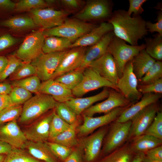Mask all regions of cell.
<instances>
[{
    "instance_id": "277c9868",
    "label": "cell",
    "mask_w": 162,
    "mask_h": 162,
    "mask_svg": "<svg viewBox=\"0 0 162 162\" xmlns=\"http://www.w3.org/2000/svg\"><path fill=\"white\" fill-rule=\"evenodd\" d=\"M113 2L109 0H90L73 18L84 22H108L113 12Z\"/></svg>"
},
{
    "instance_id": "ee69618b",
    "label": "cell",
    "mask_w": 162,
    "mask_h": 162,
    "mask_svg": "<svg viewBox=\"0 0 162 162\" xmlns=\"http://www.w3.org/2000/svg\"><path fill=\"white\" fill-rule=\"evenodd\" d=\"M144 134L162 140V112L160 110L157 113Z\"/></svg>"
},
{
    "instance_id": "83f0119b",
    "label": "cell",
    "mask_w": 162,
    "mask_h": 162,
    "mask_svg": "<svg viewBox=\"0 0 162 162\" xmlns=\"http://www.w3.org/2000/svg\"><path fill=\"white\" fill-rule=\"evenodd\" d=\"M155 61L146 53L145 49L133 58L131 60L133 70L138 80L141 78Z\"/></svg>"
},
{
    "instance_id": "cb8c5ba5",
    "label": "cell",
    "mask_w": 162,
    "mask_h": 162,
    "mask_svg": "<svg viewBox=\"0 0 162 162\" xmlns=\"http://www.w3.org/2000/svg\"><path fill=\"white\" fill-rule=\"evenodd\" d=\"M104 88L102 91L94 95L85 98L74 97L65 103L78 116L94 103L108 97L110 88Z\"/></svg>"
},
{
    "instance_id": "681fc988",
    "label": "cell",
    "mask_w": 162,
    "mask_h": 162,
    "mask_svg": "<svg viewBox=\"0 0 162 162\" xmlns=\"http://www.w3.org/2000/svg\"><path fill=\"white\" fill-rule=\"evenodd\" d=\"M146 27L148 32L152 33L156 32L162 35V12L157 13V22L153 23L150 21H146Z\"/></svg>"
},
{
    "instance_id": "30bf717a",
    "label": "cell",
    "mask_w": 162,
    "mask_h": 162,
    "mask_svg": "<svg viewBox=\"0 0 162 162\" xmlns=\"http://www.w3.org/2000/svg\"><path fill=\"white\" fill-rule=\"evenodd\" d=\"M109 127L108 125L101 127L79 140L83 150V162H96L99 159L104 139Z\"/></svg>"
},
{
    "instance_id": "1f68e13d",
    "label": "cell",
    "mask_w": 162,
    "mask_h": 162,
    "mask_svg": "<svg viewBox=\"0 0 162 162\" xmlns=\"http://www.w3.org/2000/svg\"><path fill=\"white\" fill-rule=\"evenodd\" d=\"M144 40L146 53L156 61H162V35L157 33L153 38H146Z\"/></svg>"
},
{
    "instance_id": "f546056e",
    "label": "cell",
    "mask_w": 162,
    "mask_h": 162,
    "mask_svg": "<svg viewBox=\"0 0 162 162\" xmlns=\"http://www.w3.org/2000/svg\"><path fill=\"white\" fill-rule=\"evenodd\" d=\"M73 42L65 38L51 36L45 37L42 48L43 53L65 51L70 49Z\"/></svg>"
},
{
    "instance_id": "5b68a950",
    "label": "cell",
    "mask_w": 162,
    "mask_h": 162,
    "mask_svg": "<svg viewBox=\"0 0 162 162\" xmlns=\"http://www.w3.org/2000/svg\"><path fill=\"white\" fill-rule=\"evenodd\" d=\"M145 44L132 46L127 44L124 40L114 36L107 49V52L113 57L116 64L119 78L122 76L126 64L142 50L145 49Z\"/></svg>"
},
{
    "instance_id": "b9f144b4",
    "label": "cell",
    "mask_w": 162,
    "mask_h": 162,
    "mask_svg": "<svg viewBox=\"0 0 162 162\" xmlns=\"http://www.w3.org/2000/svg\"><path fill=\"white\" fill-rule=\"evenodd\" d=\"M9 95L14 105H21L32 97V93L20 87H15Z\"/></svg>"
},
{
    "instance_id": "d4e9b609",
    "label": "cell",
    "mask_w": 162,
    "mask_h": 162,
    "mask_svg": "<svg viewBox=\"0 0 162 162\" xmlns=\"http://www.w3.org/2000/svg\"><path fill=\"white\" fill-rule=\"evenodd\" d=\"M23 149L36 159L43 162H61L44 142H26Z\"/></svg>"
},
{
    "instance_id": "836d02e7",
    "label": "cell",
    "mask_w": 162,
    "mask_h": 162,
    "mask_svg": "<svg viewBox=\"0 0 162 162\" xmlns=\"http://www.w3.org/2000/svg\"><path fill=\"white\" fill-rule=\"evenodd\" d=\"M4 162H43L34 158L23 149L13 148L6 155Z\"/></svg>"
},
{
    "instance_id": "11a10c76",
    "label": "cell",
    "mask_w": 162,
    "mask_h": 162,
    "mask_svg": "<svg viewBox=\"0 0 162 162\" xmlns=\"http://www.w3.org/2000/svg\"><path fill=\"white\" fill-rule=\"evenodd\" d=\"M13 105L9 94H0V111Z\"/></svg>"
},
{
    "instance_id": "ac0fdd59",
    "label": "cell",
    "mask_w": 162,
    "mask_h": 162,
    "mask_svg": "<svg viewBox=\"0 0 162 162\" xmlns=\"http://www.w3.org/2000/svg\"><path fill=\"white\" fill-rule=\"evenodd\" d=\"M0 140L13 148L23 149L27 140L16 122L13 121L0 125Z\"/></svg>"
},
{
    "instance_id": "7dc6e473",
    "label": "cell",
    "mask_w": 162,
    "mask_h": 162,
    "mask_svg": "<svg viewBox=\"0 0 162 162\" xmlns=\"http://www.w3.org/2000/svg\"><path fill=\"white\" fill-rule=\"evenodd\" d=\"M137 89L142 94L148 93H162V78L148 84L138 85Z\"/></svg>"
},
{
    "instance_id": "52a82bcc",
    "label": "cell",
    "mask_w": 162,
    "mask_h": 162,
    "mask_svg": "<svg viewBox=\"0 0 162 162\" xmlns=\"http://www.w3.org/2000/svg\"><path fill=\"white\" fill-rule=\"evenodd\" d=\"M70 14L63 9L56 10L51 8L36 9L29 11V16L36 25L44 30L60 26Z\"/></svg>"
},
{
    "instance_id": "ffe728a7",
    "label": "cell",
    "mask_w": 162,
    "mask_h": 162,
    "mask_svg": "<svg viewBox=\"0 0 162 162\" xmlns=\"http://www.w3.org/2000/svg\"><path fill=\"white\" fill-rule=\"evenodd\" d=\"M114 36L113 32H110L96 44L87 49L81 64L76 70L83 72L91 63L106 52L108 47Z\"/></svg>"
},
{
    "instance_id": "ab89813d",
    "label": "cell",
    "mask_w": 162,
    "mask_h": 162,
    "mask_svg": "<svg viewBox=\"0 0 162 162\" xmlns=\"http://www.w3.org/2000/svg\"><path fill=\"white\" fill-rule=\"evenodd\" d=\"M36 70L31 63L23 62L9 76V79L10 80L14 81L22 79L30 76L36 75Z\"/></svg>"
},
{
    "instance_id": "9f6ffc18",
    "label": "cell",
    "mask_w": 162,
    "mask_h": 162,
    "mask_svg": "<svg viewBox=\"0 0 162 162\" xmlns=\"http://www.w3.org/2000/svg\"><path fill=\"white\" fill-rule=\"evenodd\" d=\"M13 87L11 85L7 82H0V94H9Z\"/></svg>"
},
{
    "instance_id": "d6a6232c",
    "label": "cell",
    "mask_w": 162,
    "mask_h": 162,
    "mask_svg": "<svg viewBox=\"0 0 162 162\" xmlns=\"http://www.w3.org/2000/svg\"><path fill=\"white\" fill-rule=\"evenodd\" d=\"M83 75L82 71L75 70L64 74L53 80L72 90L80 83Z\"/></svg>"
},
{
    "instance_id": "db71d44e",
    "label": "cell",
    "mask_w": 162,
    "mask_h": 162,
    "mask_svg": "<svg viewBox=\"0 0 162 162\" xmlns=\"http://www.w3.org/2000/svg\"><path fill=\"white\" fill-rule=\"evenodd\" d=\"M16 3L10 0H0V12L14 9Z\"/></svg>"
},
{
    "instance_id": "74e56055",
    "label": "cell",
    "mask_w": 162,
    "mask_h": 162,
    "mask_svg": "<svg viewBox=\"0 0 162 162\" xmlns=\"http://www.w3.org/2000/svg\"><path fill=\"white\" fill-rule=\"evenodd\" d=\"M62 119L55 111L50 122L49 138H53L68 129L71 126Z\"/></svg>"
},
{
    "instance_id": "4fadbf2b",
    "label": "cell",
    "mask_w": 162,
    "mask_h": 162,
    "mask_svg": "<svg viewBox=\"0 0 162 162\" xmlns=\"http://www.w3.org/2000/svg\"><path fill=\"white\" fill-rule=\"evenodd\" d=\"M45 38L42 32L36 31L30 34L18 49L16 56L24 62L31 63L43 52Z\"/></svg>"
},
{
    "instance_id": "e575fe53",
    "label": "cell",
    "mask_w": 162,
    "mask_h": 162,
    "mask_svg": "<svg viewBox=\"0 0 162 162\" xmlns=\"http://www.w3.org/2000/svg\"><path fill=\"white\" fill-rule=\"evenodd\" d=\"M162 61H156L138 82L140 85L148 84L154 82L162 78Z\"/></svg>"
},
{
    "instance_id": "2e32d148",
    "label": "cell",
    "mask_w": 162,
    "mask_h": 162,
    "mask_svg": "<svg viewBox=\"0 0 162 162\" xmlns=\"http://www.w3.org/2000/svg\"><path fill=\"white\" fill-rule=\"evenodd\" d=\"M88 67L93 69L101 77L116 86L119 79L118 69L115 60L110 53L106 52L91 63Z\"/></svg>"
},
{
    "instance_id": "484cf974",
    "label": "cell",
    "mask_w": 162,
    "mask_h": 162,
    "mask_svg": "<svg viewBox=\"0 0 162 162\" xmlns=\"http://www.w3.org/2000/svg\"><path fill=\"white\" fill-rule=\"evenodd\" d=\"M129 142L130 148L135 153H144L153 148L162 145V140L144 134Z\"/></svg>"
},
{
    "instance_id": "7a4b0ae2",
    "label": "cell",
    "mask_w": 162,
    "mask_h": 162,
    "mask_svg": "<svg viewBox=\"0 0 162 162\" xmlns=\"http://www.w3.org/2000/svg\"><path fill=\"white\" fill-rule=\"evenodd\" d=\"M98 26L73 18H67L60 26L44 30L42 33L45 37L51 36L62 37L70 40L73 43Z\"/></svg>"
},
{
    "instance_id": "9c48e42d",
    "label": "cell",
    "mask_w": 162,
    "mask_h": 162,
    "mask_svg": "<svg viewBox=\"0 0 162 162\" xmlns=\"http://www.w3.org/2000/svg\"><path fill=\"white\" fill-rule=\"evenodd\" d=\"M67 50L47 53L42 52L31 62L36 70V75L40 80L43 82L51 78Z\"/></svg>"
},
{
    "instance_id": "6125c7cd",
    "label": "cell",
    "mask_w": 162,
    "mask_h": 162,
    "mask_svg": "<svg viewBox=\"0 0 162 162\" xmlns=\"http://www.w3.org/2000/svg\"><path fill=\"white\" fill-rule=\"evenodd\" d=\"M6 155L5 154L0 155V162H4Z\"/></svg>"
},
{
    "instance_id": "6f0895ef",
    "label": "cell",
    "mask_w": 162,
    "mask_h": 162,
    "mask_svg": "<svg viewBox=\"0 0 162 162\" xmlns=\"http://www.w3.org/2000/svg\"><path fill=\"white\" fill-rule=\"evenodd\" d=\"M12 148V147L8 144L0 140V155L7 154Z\"/></svg>"
},
{
    "instance_id": "e0dca14e",
    "label": "cell",
    "mask_w": 162,
    "mask_h": 162,
    "mask_svg": "<svg viewBox=\"0 0 162 162\" xmlns=\"http://www.w3.org/2000/svg\"><path fill=\"white\" fill-rule=\"evenodd\" d=\"M87 47H77L68 50L64 55L59 64L51 79L77 69L81 64Z\"/></svg>"
},
{
    "instance_id": "7c38bea8",
    "label": "cell",
    "mask_w": 162,
    "mask_h": 162,
    "mask_svg": "<svg viewBox=\"0 0 162 162\" xmlns=\"http://www.w3.org/2000/svg\"><path fill=\"white\" fill-rule=\"evenodd\" d=\"M131 60L125 65L116 87L119 92L133 104L140 99L142 94L137 89L138 80L133 71Z\"/></svg>"
},
{
    "instance_id": "603a6c76",
    "label": "cell",
    "mask_w": 162,
    "mask_h": 162,
    "mask_svg": "<svg viewBox=\"0 0 162 162\" xmlns=\"http://www.w3.org/2000/svg\"><path fill=\"white\" fill-rule=\"evenodd\" d=\"M112 25L107 22H103L89 32L79 38L71 45L70 48L91 46L97 43L107 33L113 31Z\"/></svg>"
},
{
    "instance_id": "f1b7e54d",
    "label": "cell",
    "mask_w": 162,
    "mask_h": 162,
    "mask_svg": "<svg viewBox=\"0 0 162 162\" xmlns=\"http://www.w3.org/2000/svg\"><path fill=\"white\" fill-rule=\"evenodd\" d=\"M0 27L15 31H21L38 27L32 18L28 16H16L0 20Z\"/></svg>"
},
{
    "instance_id": "d6986e66",
    "label": "cell",
    "mask_w": 162,
    "mask_h": 162,
    "mask_svg": "<svg viewBox=\"0 0 162 162\" xmlns=\"http://www.w3.org/2000/svg\"><path fill=\"white\" fill-rule=\"evenodd\" d=\"M55 110L28 126L23 131L27 140L44 142L48 140L50 122Z\"/></svg>"
},
{
    "instance_id": "ba28073f",
    "label": "cell",
    "mask_w": 162,
    "mask_h": 162,
    "mask_svg": "<svg viewBox=\"0 0 162 162\" xmlns=\"http://www.w3.org/2000/svg\"><path fill=\"white\" fill-rule=\"evenodd\" d=\"M80 83L72 90L75 97H80L87 93L101 87H107L119 92L117 87L101 77L94 70L88 67L83 72Z\"/></svg>"
},
{
    "instance_id": "7bdbcfd3",
    "label": "cell",
    "mask_w": 162,
    "mask_h": 162,
    "mask_svg": "<svg viewBox=\"0 0 162 162\" xmlns=\"http://www.w3.org/2000/svg\"><path fill=\"white\" fill-rule=\"evenodd\" d=\"M45 142L54 155L61 162H64L73 149L51 141H46Z\"/></svg>"
},
{
    "instance_id": "d590c367",
    "label": "cell",
    "mask_w": 162,
    "mask_h": 162,
    "mask_svg": "<svg viewBox=\"0 0 162 162\" xmlns=\"http://www.w3.org/2000/svg\"><path fill=\"white\" fill-rule=\"evenodd\" d=\"M41 83L40 80L36 75H34L22 79L15 80L12 82L13 87L22 88L31 93H38Z\"/></svg>"
},
{
    "instance_id": "4dcf8cb0",
    "label": "cell",
    "mask_w": 162,
    "mask_h": 162,
    "mask_svg": "<svg viewBox=\"0 0 162 162\" xmlns=\"http://www.w3.org/2000/svg\"><path fill=\"white\" fill-rule=\"evenodd\" d=\"M78 122L71 124L70 127L56 136L49 140L51 141L66 147L73 148L79 144L76 136V128Z\"/></svg>"
},
{
    "instance_id": "c3c4849f",
    "label": "cell",
    "mask_w": 162,
    "mask_h": 162,
    "mask_svg": "<svg viewBox=\"0 0 162 162\" xmlns=\"http://www.w3.org/2000/svg\"><path fill=\"white\" fill-rule=\"evenodd\" d=\"M147 1L146 0H129V7L127 11L128 14L131 16L132 14L133 17L140 16L144 11L142 5Z\"/></svg>"
},
{
    "instance_id": "60d3db41",
    "label": "cell",
    "mask_w": 162,
    "mask_h": 162,
    "mask_svg": "<svg viewBox=\"0 0 162 162\" xmlns=\"http://www.w3.org/2000/svg\"><path fill=\"white\" fill-rule=\"evenodd\" d=\"M49 7L46 1L43 0H21L16 3L14 8L17 12L29 11L34 9L45 8Z\"/></svg>"
},
{
    "instance_id": "680465c9",
    "label": "cell",
    "mask_w": 162,
    "mask_h": 162,
    "mask_svg": "<svg viewBox=\"0 0 162 162\" xmlns=\"http://www.w3.org/2000/svg\"><path fill=\"white\" fill-rule=\"evenodd\" d=\"M8 62L7 57L0 55V74L6 67Z\"/></svg>"
},
{
    "instance_id": "f5cc1de1",
    "label": "cell",
    "mask_w": 162,
    "mask_h": 162,
    "mask_svg": "<svg viewBox=\"0 0 162 162\" xmlns=\"http://www.w3.org/2000/svg\"><path fill=\"white\" fill-rule=\"evenodd\" d=\"M144 154L146 157L150 159L162 161V145L149 150Z\"/></svg>"
},
{
    "instance_id": "4316f807",
    "label": "cell",
    "mask_w": 162,
    "mask_h": 162,
    "mask_svg": "<svg viewBox=\"0 0 162 162\" xmlns=\"http://www.w3.org/2000/svg\"><path fill=\"white\" fill-rule=\"evenodd\" d=\"M136 154L131 149L129 142L127 141L96 162H131Z\"/></svg>"
},
{
    "instance_id": "f907efd6",
    "label": "cell",
    "mask_w": 162,
    "mask_h": 162,
    "mask_svg": "<svg viewBox=\"0 0 162 162\" xmlns=\"http://www.w3.org/2000/svg\"><path fill=\"white\" fill-rule=\"evenodd\" d=\"M83 148L79 142V144L73 148L64 162H83Z\"/></svg>"
},
{
    "instance_id": "7402d4cb",
    "label": "cell",
    "mask_w": 162,
    "mask_h": 162,
    "mask_svg": "<svg viewBox=\"0 0 162 162\" xmlns=\"http://www.w3.org/2000/svg\"><path fill=\"white\" fill-rule=\"evenodd\" d=\"M143 94L139 100L126 108L115 121L124 122L131 120L146 107L158 101L162 96L160 94L148 93Z\"/></svg>"
},
{
    "instance_id": "f6af8a7d",
    "label": "cell",
    "mask_w": 162,
    "mask_h": 162,
    "mask_svg": "<svg viewBox=\"0 0 162 162\" xmlns=\"http://www.w3.org/2000/svg\"><path fill=\"white\" fill-rule=\"evenodd\" d=\"M8 62L2 72L0 74V82L5 80L12 74L22 62L16 56L11 55L7 57Z\"/></svg>"
},
{
    "instance_id": "94428289",
    "label": "cell",
    "mask_w": 162,
    "mask_h": 162,
    "mask_svg": "<svg viewBox=\"0 0 162 162\" xmlns=\"http://www.w3.org/2000/svg\"><path fill=\"white\" fill-rule=\"evenodd\" d=\"M142 162H162V161L154 160L146 157L144 154Z\"/></svg>"
},
{
    "instance_id": "bcb514c9",
    "label": "cell",
    "mask_w": 162,
    "mask_h": 162,
    "mask_svg": "<svg viewBox=\"0 0 162 162\" xmlns=\"http://www.w3.org/2000/svg\"><path fill=\"white\" fill-rule=\"evenodd\" d=\"M59 1L63 8L62 9L70 14L73 13L76 14L80 11L84 7L86 2L81 0H61Z\"/></svg>"
},
{
    "instance_id": "6da1fadb",
    "label": "cell",
    "mask_w": 162,
    "mask_h": 162,
    "mask_svg": "<svg viewBox=\"0 0 162 162\" xmlns=\"http://www.w3.org/2000/svg\"><path fill=\"white\" fill-rule=\"evenodd\" d=\"M146 21L140 16H131L124 10H115L107 22L113 28L115 36L132 46H137L138 41L148 34Z\"/></svg>"
},
{
    "instance_id": "9a60e30c",
    "label": "cell",
    "mask_w": 162,
    "mask_h": 162,
    "mask_svg": "<svg viewBox=\"0 0 162 162\" xmlns=\"http://www.w3.org/2000/svg\"><path fill=\"white\" fill-rule=\"evenodd\" d=\"M128 107L117 108L103 116L97 117L82 115L83 123L76 128L78 134L80 136H85L97 128L110 124L115 121Z\"/></svg>"
},
{
    "instance_id": "8d00e7d4",
    "label": "cell",
    "mask_w": 162,
    "mask_h": 162,
    "mask_svg": "<svg viewBox=\"0 0 162 162\" xmlns=\"http://www.w3.org/2000/svg\"><path fill=\"white\" fill-rule=\"evenodd\" d=\"M55 110L56 113L69 124L78 122V116L65 103L57 102Z\"/></svg>"
},
{
    "instance_id": "8fae6325",
    "label": "cell",
    "mask_w": 162,
    "mask_h": 162,
    "mask_svg": "<svg viewBox=\"0 0 162 162\" xmlns=\"http://www.w3.org/2000/svg\"><path fill=\"white\" fill-rule=\"evenodd\" d=\"M158 102L146 107L131 120V124L127 141L130 142L144 134L157 113L160 110Z\"/></svg>"
},
{
    "instance_id": "91938a15",
    "label": "cell",
    "mask_w": 162,
    "mask_h": 162,
    "mask_svg": "<svg viewBox=\"0 0 162 162\" xmlns=\"http://www.w3.org/2000/svg\"><path fill=\"white\" fill-rule=\"evenodd\" d=\"M144 154L142 153L136 154L131 162H142Z\"/></svg>"
},
{
    "instance_id": "816d5d0a",
    "label": "cell",
    "mask_w": 162,
    "mask_h": 162,
    "mask_svg": "<svg viewBox=\"0 0 162 162\" xmlns=\"http://www.w3.org/2000/svg\"><path fill=\"white\" fill-rule=\"evenodd\" d=\"M19 40L8 33L0 35V52L17 43Z\"/></svg>"
},
{
    "instance_id": "5bb4252c",
    "label": "cell",
    "mask_w": 162,
    "mask_h": 162,
    "mask_svg": "<svg viewBox=\"0 0 162 162\" xmlns=\"http://www.w3.org/2000/svg\"><path fill=\"white\" fill-rule=\"evenodd\" d=\"M133 104L121 92L110 88L108 96L105 100L92 106L85 110L82 115L93 117L96 113H104L105 114L116 108L128 107Z\"/></svg>"
},
{
    "instance_id": "8992f818",
    "label": "cell",
    "mask_w": 162,
    "mask_h": 162,
    "mask_svg": "<svg viewBox=\"0 0 162 162\" xmlns=\"http://www.w3.org/2000/svg\"><path fill=\"white\" fill-rule=\"evenodd\" d=\"M110 124L104 139L99 159L120 147L127 141L131 120L124 122L114 121Z\"/></svg>"
},
{
    "instance_id": "3957f363",
    "label": "cell",
    "mask_w": 162,
    "mask_h": 162,
    "mask_svg": "<svg viewBox=\"0 0 162 162\" xmlns=\"http://www.w3.org/2000/svg\"><path fill=\"white\" fill-rule=\"evenodd\" d=\"M57 103L50 95L37 94L24 104L19 118L20 122L25 124L32 121L48 111L55 109Z\"/></svg>"
},
{
    "instance_id": "44dd1931",
    "label": "cell",
    "mask_w": 162,
    "mask_h": 162,
    "mask_svg": "<svg viewBox=\"0 0 162 162\" xmlns=\"http://www.w3.org/2000/svg\"><path fill=\"white\" fill-rule=\"evenodd\" d=\"M38 93L50 95L58 103H65L75 97L71 90L51 79L41 83Z\"/></svg>"
},
{
    "instance_id": "f35d334b",
    "label": "cell",
    "mask_w": 162,
    "mask_h": 162,
    "mask_svg": "<svg viewBox=\"0 0 162 162\" xmlns=\"http://www.w3.org/2000/svg\"><path fill=\"white\" fill-rule=\"evenodd\" d=\"M21 105H13L0 111V125L13 121H16L21 114Z\"/></svg>"
}]
</instances>
